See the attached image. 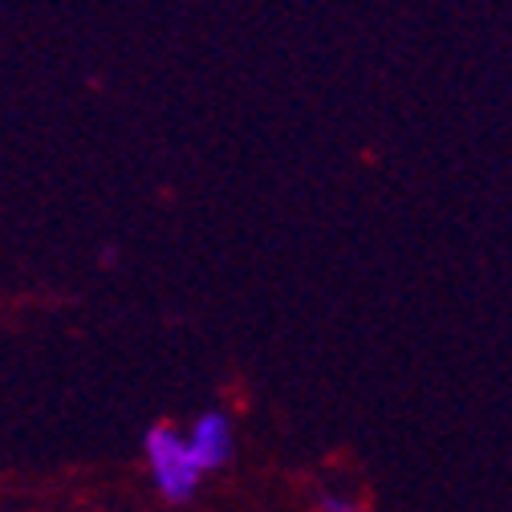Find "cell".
<instances>
[{"mask_svg":"<svg viewBox=\"0 0 512 512\" xmlns=\"http://www.w3.org/2000/svg\"><path fill=\"white\" fill-rule=\"evenodd\" d=\"M183 439H187V456L196 460L200 472H220L232 460V447H236L232 423H228L224 411H204Z\"/></svg>","mask_w":512,"mask_h":512,"instance_id":"obj_2","label":"cell"},{"mask_svg":"<svg viewBox=\"0 0 512 512\" xmlns=\"http://www.w3.org/2000/svg\"><path fill=\"white\" fill-rule=\"evenodd\" d=\"M317 512H362V508H358V500H350V496L326 492V496H317Z\"/></svg>","mask_w":512,"mask_h":512,"instance_id":"obj_3","label":"cell"},{"mask_svg":"<svg viewBox=\"0 0 512 512\" xmlns=\"http://www.w3.org/2000/svg\"><path fill=\"white\" fill-rule=\"evenodd\" d=\"M143 452H147V464H151V476L159 484V496L167 504H187L196 496L204 472L196 468V460L187 456V439L183 431H175L171 423H155L147 435H143Z\"/></svg>","mask_w":512,"mask_h":512,"instance_id":"obj_1","label":"cell"}]
</instances>
